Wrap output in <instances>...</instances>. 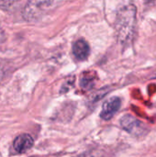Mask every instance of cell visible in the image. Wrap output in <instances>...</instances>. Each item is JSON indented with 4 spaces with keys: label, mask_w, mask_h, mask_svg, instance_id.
I'll list each match as a JSON object with an SVG mask.
<instances>
[{
    "label": "cell",
    "mask_w": 156,
    "mask_h": 157,
    "mask_svg": "<svg viewBox=\"0 0 156 157\" xmlns=\"http://www.w3.org/2000/svg\"><path fill=\"white\" fill-rule=\"evenodd\" d=\"M136 27V7L133 5L125 6L118 13L116 19V33L118 40L127 45L133 40Z\"/></svg>",
    "instance_id": "cell-1"
},
{
    "label": "cell",
    "mask_w": 156,
    "mask_h": 157,
    "mask_svg": "<svg viewBox=\"0 0 156 157\" xmlns=\"http://www.w3.org/2000/svg\"><path fill=\"white\" fill-rule=\"evenodd\" d=\"M57 0H29L24 6L22 16L27 21H36L51 10Z\"/></svg>",
    "instance_id": "cell-2"
},
{
    "label": "cell",
    "mask_w": 156,
    "mask_h": 157,
    "mask_svg": "<svg viewBox=\"0 0 156 157\" xmlns=\"http://www.w3.org/2000/svg\"><path fill=\"white\" fill-rule=\"evenodd\" d=\"M120 124L126 132L134 136L143 135L146 131V127L143 123L131 115H125L122 117L120 120Z\"/></svg>",
    "instance_id": "cell-3"
},
{
    "label": "cell",
    "mask_w": 156,
    "mask_h": 157,
    "mask_svg": "<svg viewBox=\"0 0 156 157\" xmlns=\"http://www.w3.org/2000/svg\"><path fill=\"white\" fill-rule=\"evenodd\" d=\"M121 105V101L119 98L114 97L107 101H105L102 109L100 111V118L104 121H109L114 117L117 111L120 109Z\"/></svg>",
    "instance_id": "cell-4"
},
{
    "label": "cell",
    "mask_w": 156,
    "mask_h": 157,
    "mask_svg": "<svg viewBox=\"0 0 156 157\" xmlns=\"http://www.w3.org/2000/svg\"><path fill=\"white\" fill-rule=\"evenodd\" d=\"M34 144L33 138L27 133L18 135L13 142V149L17 154H23L32 148Z\"/></svg>",
    "instance_id": "cell-5"
},
{
    "label": "cell",
    "mask_w": 156,
    "mask_h": 157,
    "mask_svg": "<svg viewBox=\"0 0 156 157\" xmlns=\"http://www.w3.org/2000/svg\"><path fill=\"white\" fill-rule=\"evenodd\" d=\"M73 53L76 60L78 61H85L88 58L90 53V48L88 43L85 40H77L74 43L73 47Z\"/></svg>",
    "instance_id": "cell-6"
},
{
    "label": "cell",
    "mask_w": 156,
    "mask_h": 157,
    "mask_svg": "<svg viewBox=\"0 0 156 157\" xmlns=\"http://www.w3.org/2000/svg\"><path fill=\"white\" fill-rule=\"evenodd\" d=\"M81 86L86 89H90L94 86V77L89 74L87 75H84L81 79Z\"/></svg>",
    "instance_id": "cell-7"
},
{
    "label": "cell",
    "mask_w": 156,
    "mask_h": 157,
    "mask_svg": "<svg viewBox=\"0 0 156 157\" xmlns=\"http://www.w3.org/2000/svg\"><path fill=\"white\" fill-rule=\"evenodd\" d=\"M6 40V35H5V31L2 29V28L0 27V43L4 42Z\"/></svg>",
    "instance_id": "cell-8"
}]
</instances>
